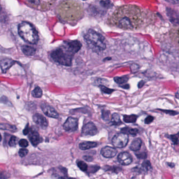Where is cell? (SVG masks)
<instances>
[{
  "mask_svg": "<svg viewBox=\"0 0 179 179\" xmlns=\"http://www.w3.org/2000/svg\"><path fill=\"white\" fill-rule=\"evenodd\" d=\"M60 17L66 21H75L82 16V8L80 3L75 1H65L58 7Z\"/></svg>",
  "mask_w": 179,
  "mask_h": 179,
  "instance_id": "2",
  "label": "cell"
},
{
  "mask_svg": "<svg viewBox=\"0 0 179 179\" xmlns=\"http://www.w3.org/2000/svg\"><path fill=\"white\" fill-rule=\"evenodd\" d=\"M144 84H145V82H144V81H141V82H139V84H138V87L139 88H140L142 87L144 85Z\"/></svg>",
  "mask_w": 179,
  "mask_h": 179,
  "instance_id": "42",
  "label": "cell"
},
{
  "mask_svg": "<svg viewBox=\"0 0 179 179\" xmlns=\"http://www.w3.org/2000/svg\"><path fill=\"white\" fill-rule=\"evenodd\" d=\"M121 87L125 88V89H129V86L128 85H127V84H125V85L121 86Z\"/></svg>",
  "mask_w": 179,
  "mask_h": 179,
  "instance_id": "43",
  "label": "cell"
},
{
  "mask_svg": "<svg viewBox=\"0 0 179 179\" xmlns=\"http://www.w3.org/2000/svg\"><path fill=\"white\" fill-rule=\"evenodd\" d=\"M51 171V177L53 179H74L68 177L67 169L62 167L53 168Z\"/></svg>",
  "mask_w": 179,
  "mask_h": 179,
  "instance_id": "7",
  "label": "cell"
},
{
  "mask_svg": "<svg viewBox=\"0 0 179 179\" xmlns=\"http://www.w3.org/2000/svg\"><path fill=\"white\" fill-rule=\"evenodd\" d=\"M167 14L170 21L174 24H179V13L172 9H167Z\"/></svg>",
  "mask_w": 179,
  "mask_h": 179,
  "instance_id": "15",
  "label": "cell"
},
{
  "mask_svg": "<svg viewBox=\"0 0 179 179\" xmlns=\"http://www.w3.org/2000/svg\"><path fill=\"white\" fill-rule=\"evenodd\" d=\"M17 143V138L15 136H11L9 141V145L10 147H15Z\"/></svg>",
  "mask_w": 179,
  "mask_h": 179,
  "instance_id": "29",
  "label": "cell"
},
{
  "mask_svg": "<svg viewBox=\"0 0 179 179\" xmlns=\"http://www.w3.org/2000/svg\"><path fill=\"white\" fill-rule=\"evenodd\" d=\"M179 134L174 135H171L170 136V139H171L175 145H178L179 143Z\"/></svg>",
  "mask_w": 179,
  "mask_h": 179,
  "instance_id": "32",
  "label": "cell"
},
{
  "mask_svg": "<svg viewBox=\"0 0 179 179\" xmlns=\"http://www.w3.org/2000/svg\"><path fill=\"white\" fill-rule=\"evenodd\" d=\"M18 32L21 37L27 43L35 44L39 40L37 31L31 23L22 22L18 27Z\"/></svg>",
  "mask_w": 179,
  "mask_h": 179,
  "instance_id": "5",
  "label": "cell"
},
{
  "mask_svg": "<svg viewBox=\"0 0 179 179\" xmlns=\"http://www.w3.org/2000/svg\"><path fill=\"white\" fill-rule=\"evenodd\" d=\"M84 158L85 159L86 161H89V162H91V161L93 160V158L91 156H84Z\"/></svg>",
  "mask_w": 179,
  "mask_h": 179,
  "instance_id": "40",
  "label": "cell"
},
{
  "mask_svg": "<svg viewBox=\"0 0 179 179\" xmlns=\"http://www.w3.org/2000/svg\"><path fill=\"white\" fill-rule=\"evenodd\" d=\"M137 116L134 115L123 116V120L126 123H134L136 121Z\"/></svg>",
  "mask_w": 179,
  "mask_h": 179,
  "instance_id": "23",
  "label": "cell"
},
{
  "mask_svg": "<svg viewBox=\"0 0 179 179\" xmlns=\"http://www.w3.org/2000/svg\"><path fill=\"white\" fill-rule=\"evenodd\" d=\"M91 173H94V172H96V171L98 170V169H99V167H98L97 165H95V166H93V167H91Z\"/></svg>",
  "mask_w": 179,
  "mask_h": 179,
  "instance_id": "39",
  "label": "cell"
},
{
  "mask_svg": "<svg viewBox=\"0 0 179 179\" xmlns=\"http://www.w3.org/2000/svg\"><path fill=\"white\" fill-rule=\"evenodd\" d=\"M29 139L32 145L34 147H36L41 141V139L38 132L35 129L32 128H31L29 134Z\"/></svg>",
  "mask_w": 179,
  "mask_h": 179,
  "instance_id": "13",
  "label": "cell"
},
{
  "mask_svg": "<svg viewBox=\"0 0 179 179\" xmlns=\"http://www.w3.org/2000/svg\"><path fill=\"white\" fill-rule=\"evenodd\" d=\"M43 93L40 87H36L32 92V95L35 98H40L42 96Z\"/></svg>",
  "mask_w": 179,
  "mask_h": 179,
  "instance_id": "25",
  "label": "cell"
},
{
  "mask_svg": "<svg viewBox=\"0 0 179 179\" xmlns=\"http://www.w3.org/2000/svg\"><path fill=\"white\" fill-rule=\"evenodd\" d=\"M84 37L89 48L93 51L98 53L103 51L106 49L105 37L94 29H90L88 30Z\"/></svg>",
  "mask_w": 179,
  "mask_h": 179,
  "instance_id": "4",
  "label": "cell"
},
{
  "mask_svg": "<svg viewBox=\"0 0 179 179\" xmlns=\"http://www.w3.org/2000/svg\"><path fill=\"white\" fill-rule=\"evenodd\" d=\"M129 77L127 76H123L122 77H116L114 78L115 82L118 84L123 85L128 82Z\"/></svg>",
  "mask_w": 179,
  "mask_h": 179,
  "instance_id": "24",
  "label": "cell"
},
{
  "mask_svg": "<svg viewBox=\"0 0 179 179\" xmlns=\"http://www.w3.org/2000/svg\"><path fill=\"white\" fill-rule=\"evenodd\" d=\"M97 146V143L96 142H91V141H85L80 143L79 145L80 149L82 150H88L91 148L96 147Z\"/></svg>",
  "mask_w": 179,
  "mask_h": 179,
  "instance_id": "17",
  "label": "cell"
},
{
  "mask_svg": "<svg viewBox=\"0 0 179 179\" xmlns=\"http://www.w3.org/2000/svg\"><path fill=\"white\" fill-rule=\"evenodd\" d=\"M142 166L146 170H149L151 168L150 162L149 161L144 162L142 163Z\"/></svg>",
  "mask_w": 179,
  "mask_h": 179,
  "instance_id": "34",
  "label": "cell"
},
{
  "mask_svg": "<svg viewBox=\"0 0 179 179\" xmlns=\"http://www.w3.org/2000/svg\"><path fill=\"white\" fill-rule=\"evenodd\" d=\"M121 131L122 132V133H123V134H131L132 136H136L138 133L139 130L134 128L126 127V128H122L121 130Z\"/></svg>",
  "mask_w": 179,
  "mask_h": 179,
  "instance_id": "20",
  "label": "cell"
},
{
  "mask_svg": "<svg viewBox=\"0 0 179 179\" xmlns=\"http://www.w3.org/2000/svg\"><path fill=\"white\" fill-rule=\"evenodd\" d=\"M118 160L121 165H128L132 162V157L130 154L127 152H123L118 155Z\"/></svg>",
  "mask_w": 179,
  "mask_h": 179,
  "instance_id": "12",
  "label": "cell"
},
{
  "mask_svg": "<svg viewBox=\"0 0 179 179\" xmlns=\"http://www.w3.org/2000/svg\"><path fill=\"white\" fill-rule=\"evenodd\" d=\"M178 40H179V31H178Z\"/></svg>",
  "mask_w": 179,
  "mask_h": 179,
  "instance_id": "45",
  "label": "cell"
},
{
  "mask_svg": "<svg viewBox=\"0 0 179 179\" xmlns=\"http://www.w3.org/2000/svg\"><path fill=\"white\" fill-rule=\"evenodd\" d=\"M140 13V10L136 6H122L114 12L109 22L120 29L133 30L139 25Z\"/></svg>",
  "mask_w": 179,
  "mask_h": 179,
  "instance_id": "1",
  "label": "cell"
},
{
  "mask_svg": "<svg viewBox=\"0 0 179 179\" xmlns=\"http://www.w3.org/2000/svg\"><path fill=\"white\" fill-rule=\"evenodd\" d=\"M19 143L20 147H23V148H26L29 146V142L26 140L24 139L20 140Z\"/></svg>",
  "mask_w": 179,
  "mask_h": 179,
  "instance_id": "33",
  "label": "cell"
},
{
  "mask_svg": "<svg viewBox=\"0 0 179 179\" xmlns=\"http://www.w3.org/2000/svg\"><path fill=\"white\" fill-rule=\"evenodd\" d=\"M77 166L82 171H86L88 170V165L85 162L82 161H79L77 162Z\"/></svg>",
  "mask_w": 179,
  "mask_h": 179,
  "instance_id": "26",
  "label": "cell"
},
{
  "mask_svg": "<svg viewBox=\"0 0 179 179\" xmlns=\"http://www.w3.org/2000/svg\"><path fill=\"white\" fill-rule=\"evenodd\" d=\"M139 69V66L136 64H132L131 66V69L132 73H136Z\"/></svg>",
  "mask_w": 179,
  "mask_h": 179,
  "instance_id": "36",
  "label": "cell"
},
{
  "mask_svg": "<svg viewBox=\"0 0 179 179\" xmlns=\"http://www.w3.org/2000/svg\"><path fill=\"white\" fill-rule=\"evenodd\" d=\"M110 111L106 110H102V119L106 121H109L110 119Z\"/></svg>",
  "mask_w": 179,
  "mask_h": 179,
  "instance_id": "27",
  "label": "cell"
},
{
  "mask_svg": "<svg viewBox=\"0 0 179 179\" xmlns=\"http://www.w3.org/2000/svg\"><path fill=\"white\" fill-rule=\"evenodd\" d=\"M111 121L112 123L114 125H119L122 123L120 120L119 115L117 113L112 114L111 116Z\"/></svg>",
  "mask_w": 179,
  "mask_h": 179,
  "instance_id": "21",
  "label": "cell"
},
{
  "mask_svg": "<svg viewBox=\"0 0 179 179\" xmlns=\"http://www.w3.org/2000/svg\"><path fill=\"white\" fill-rule=\"evenodd\" d=\"M31 128H29V125L27 124V125H26V126L25 129L23 130V134H24V135H27V134H29V132H30V131H31Z\"/></svg>",
  "mask_w": 179,
  "mask_h": 179,
  "instance_id": "37",
  "label": "cell"
},
{
  "mask_svg": "<svg viewBox=\"0 0 179 179\" xmlns=\"http://www.w3.org/2000/svg\"><path fill=\"white\" fill-rule=\"evenodd\" d=\"M1 129L10 131L12 132H15L17 130V128L15 126L11 125L10 124H7V123H1Z\"/></svg>",
  "mask_w": 179,
  "mask_h": 179,
  "instance_id": "22",
  "label": "cell"
},
{
  "mask_svg": "<svg viewBox=\"0 0 179 179\" xmlns=\"http://www.w3.org/2000/svg\"><path fill=\"white\" fill-rule=\"evenodd\" d=\"M76 53L67 41L64 42L62 47L51 51V56L55 62L62 65L70 66L72 64L74 55Z\"/></svg>",
  "mask_w": 179,
  "mask_h": 179,
  "instance_id": "3",
  "label": "cell"
},
{
  "mask_svg": "<svg viewBox=\"0 0 179 179\" xmlns=\"http://www.w3.org/2000/svg\"><path fill=\"white\" fill-rule=\"evenodd\" d=\"M100 3L101 5L103 6L104 8H107V9L110 8L111 6H112V4H111V2L109 1H102L100 2Z\"/></svg>",
  "mask_w": 179,
  "mask_h": 179,
  "instance_id": "30",
  "label": "cell"
},
{
  "mask_svg": "<svg viewBox=\"0 0 179 179\" xmlns=\"http://www.w3.org/2000/svg\"><path fill=\"white\" fill-rule=\"evenodd\" d=\"M154 117L149 116L145 118V124H149V123L152 122L154 121Z\"/></svg>",
  "mask_w": 179,
  "mask_h": 179,
  "instance_id": "35",
  "label": "cell"
},
{
  "mask_svg": "<svg viewBox=\"0 0 179 179\" xmlns=\"http://www.w3.org/2000/svg\"><path fill=\"white\" fill-rule=\"evenodd\" d=\"M142 143V140L140 138L135 139L131 143L130 146L131 150L134 151L139 150L140 149L141 147Z\"/></svg>",
  "mask_w": 179,
  "mask_h": 179,
  "instance_id": "18",
  "label": "cell"
},
{
  "mask_svg": "<svg viewBox=\"0 0 179 179\" xmlns=\"http://www.w3.org/2000/svg\"><path fill=\"white\" fill-rule=\"evenodd\" d=\"M100 153L102 156L105 158H112L116 156L117 154V150L115 148L113 147L109 146H106L102 148V150L100 151Z\"/></svg>",
  "mask_w": 179,
  "mask_h": 179,
  "instance_id": "14",
  "label": "cell"
},
{
  "mask_svg": "<svg viewBox=\"0 0 179 179\" xmlns=\"http://www.w3.org/2000/svg\"><path fill=\"white\" fill-rule=\"evenodd\" d=\"M99 87L100 88V89H101V91L103 93H105V94H111L115 91L114 89H110V88H107V87H105V86L100 85L99 86Z\"/></svg>",
  "mask_w": 179,
  "mask_h": 179,
  "instance_id": "28",
  "label": "cell"
},
{
  "mask_svg": "<svg viewBox=\"0 0 179 179\" xmlns=\"http://www.w3.org/2000/svg\"><path fill=\"white\" fill-rule=\"evenodd\" d=\"M34 122L43 129H45L48 126V121L45 117L40 114H35L33 117Z\"/></svg>",
  "mask_w": 179,
  "mask_h": 179,
  "instance_id": "11",
  "label": "cell"
},
{
  "mask_svg": "<svg viewBox=\"0 0 179 179\" xmlns=\"http://www.w3.org/2000/svg\"><path fill=\"white\" fill-rule=\"evenodd\" d=\"M129 137L128 134L122 132L116 134L112 139V143L114 147L118 148L125 147L127 145Z\"/></svg>",
  "mask_w": 179,
  "mask_h": 179,
  "instance_id": "6",
  "label": "cell"
},
{
  "mask_svg": "<svg viewBox=\"0 0 179 179\" xmlns=\"http://www.w3.org/2000/svg\"><path fill=\"white\" fill-rule=\"evenodd\" d=\"M161 111L165 112L166 114H170L171 115H176L178 114V113L176 111H170V110H161Z\"/></svg>",
  "mask_w": 179,
  "mask_h": 179,
  "instance_id": "38",
  "label": "cell"
},
{
  "mask_svg": "<svg viewBox=\"0 0 179 179\" xmlns=\"http://www.w3.org/2000/svg\"><path fill=\"white\" fill-rule=\"evenodd\" d=\"M28 152H29V151L27 149H26L25 148H22L20 149V150L19 151V154L20 157L23 158L28 154Z\"/></svg>",
  "mask_w": 179,
  "mask_h": 179,
  "instance_id": "31",
  "label": "cell"
},
{
  "mask_svg": "<svg viewBox=\"0 0 179 179\" xmlns=\"http://www.w3.org/2000/svg\"><path fill=\"white\" fill-rule=\"evenodd\" d=\"M78 126V121L77 118L73 117H69L66 120L64 124L63 125V128L65 130L68 132H74L77 130Z\"/></svg>",
  "mask_w": 179,
  "mask_h": 179,
  "instance_id": "8",
  "label": "cell"
},
{
  "mask_svg": "<svg viewBox=\"0 0 179 179\" xmlns=\"http://www.w3.org/2000/svg\"><path fill=\"white\" fill-rule=\"evenodd\" d=\"M40 107L44 114L46 115L47 116L51 117L53 118H58L59 115L57 113V111H56V110L51 106L43 103L40 105Z\"/></svg>",
  "mask_w": 179,
  "mask_h": 179,
  "instance_id": "10",
  "label": "cell"
},
{
  "mask_svg": "<svg viewBox=\"0 0 179 179\" xmlns=\"http://www.w3.org/2000/svg\"><path fill=\"white\" fill-rule=\"evenodd\" d=\"M97 128L93 122H89L83 126L82 135L84 136H93L97 134Z\"/></svg>",
  "mask_w": 179,
  "mask_h": 179,
  "instance_id": "9",
  "label": "cell"
},
{
  "mask_svg": "<svg viewBox=\"0 0 179 179\" xmlns=\"http://www.w3.org/2000/svg\"><path fill=\"white\" fill-rule=\"evenodd\" d=\"M176 97L177 98H178L179 99V91H178L177 93H176Z\"/></svg>",
  "mask_w": 179,
  "mask_h": 179,
  "instance_id": "44",
  "label": "cell"
},
{
  "mask_svg": "<svg viewBox=\"0 0 179 179\" xmlns=\"http://www.w3.org/2000/svg\"><path fill=\"white\" fill-rule=\"evenodd\" d=\"M14 61L10 58H4L1 60V67L3 73H6L9 68L14 64Z\"/></svg>",
  "mask_w": 179,
  "mask_h": 179,
  "instance_id": "16",
  "label": "cell"
},
{
  "mask_svg": "<svg viewBox=\"0 0 179 179\" xmlns=\"http://www.w3.org/2000/svg\"><path fill=\"white\" fill-rule=\"evenodd\" d=\"M22 51L27 56H33L36 53V49L33 47L30 46L23 45L21 47Z\"/></svg>",
  "mask_w": 179,
  "mask_h": 179,
  "instance_id": "19",
  "label": "cell"
},
{
  "mask_svg": "<svg viewBox=\"0 0 179 179\" xmlns=\"http://www.w3.org/2000/svg\"><path fill=\"white\" fill-rule=\"evenodd\" d=\"M137 156L139 158H145L147 156V154L145 153H142L140 154H137Z\"/></svg>",
  "mask_w": 179,
  "mask_h": 179,
  "instance_id": "41",
  "label": "cell"
}]
</instances>
